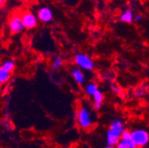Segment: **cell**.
I'll return each instance as SVG.
<instances>
[{"instance_id": "4", "label": "cell", "mask_w": 149, "mask_h": 148, "mask_svg": "<svg viewBox=\"0 0 149 148\" xmlns=\"http://www.w3.org/2000/svg\"><path fill=\"white\" fill-rule=\"evenodd\" d=\"M74 64L81 69L90 71V70H92L93 67H94L93 60L91 59L90 56H88L87 54H84V53L77 54L76 56H74Z\"/></svg>"}, {"instance_id": "21", "label": "cell", "mask_w": 149, "mask_h": 148, "mask_svg": "<svg viewBox=\"0 0 149 148\" xmlns=\"http://www.w3.org/2000/svg\"><path fill=\"white\" fill-rule=\"evenodd\" d=\"M142 20H143L142 16H140V15H139V14L134 15V21H135L136 22H142Z\"/></svg>"}, {"instance_id": "15", "label": "cell", "mask_w": 149, "mask_h": 148, "mask_svg": "<svg viewBox=\"0 0 149 148\" xmlns=\"http://www.w3.org/2000/svg\"><path fill=\"white\" fill-rule=\"evenodd\" d=\"M2 67H3L6 70H7L8 72L12 73V72L14 70V68H15V64H14V62H13V61L7 60V61H6V62H4V63H3Z\"/></svg>"}, {"instance_id": "6", "label": "cell", "mask_w": 149, "mask_h": 148, "mask_svg": "<svg viewBox=\"0 0 149 148\" xmlns=\"http://www.w3.org/2000/svg\"><path fill=\"white\" fill-rule=\"evenodd\" d=\"M22 22L26 29H32L37 25V18L29 11L21 13Z\"/></svg>"}, {"instance_id": "3", "label": "cell", "mask_w": 149, "mask_h": 148, "mask_svg": "<svg viewBox=\"0 0 149 148\" xmlns=\"http://www.w3.org/2000/svg\"><path fill=\"white\" fill-rule=\"evenodd\" d=\"M132 138L137 147H144L149 143V133L142 129H134L132 131Z\"/></svg>"}, {"instance_id": "1", "label": "cell", "mask_w": 149, "mask_h": 148, "mask_svg": "<svg viewBox=\"0 0 149 148\" xmlns=\"http://www.w3.org/2000/svg\"><path fill=\"white\" fill-rule=\"evenodd\" d=\"M76 118L77 120L78 125L84 129H88L92 126V117L90 110L85 107L82 106L76 114Z\"/></svg>"}, {"instance_id": "11", "label": "cell", "mask_w": 149, "mask_h": 148, "mask_svg": "<svg viewBox=\"0 0 149 148\" xmlns=\"http://www.w3.org/2000/svg\"><path fill=\"white\" fill-rule=\"evenodd\" d=\"M110 129H116V131L123 133V131L125 129V127H124V124H123V122L121 120V119H115L111 122L110 123Z\"/></svg>"}, {"instance_id": "23", "label": "cell", "mask_w": 149, "mask_h": 148, "mask_svg": "<svg viewBox=\"0 0 149 148\" xmlns=\"http://www.w3.org/2000/svg\"><path fill=\"white\" fill-rule=\"evenodd\" d=\"M2 6H3V4L0 2V9H1V7H2Z\"/></svg>"}, {"instance_id": "10", "label": "cell", "mask_w": 149, "mask_h": 148, "mask_svg": "<svg viewBox=\"0 0 149 148\" xmlns=\"http://www.w3.org/2000/svg\"><path fill=\"white\" fill-rule=\"evenodd\" d=\"M120 21L125 23H132L134 21V15L132 11V10L124 11L120 16Z\"/></svg>"}, {"instance_id": "24", "label": "cell", "mask_w": 149, "mask_h": 148, "mask_svg": "<svg viewBox=\"0 0 149 148\" xmlns=\"http://www.w3.org/2000/svg\"><path fill=\"white\" fill-rule=\"evenodd\" d=\"M1 84H2V83H0V88H1Z\"/></svg>"}, {"instance_id": "20", "label": "cell", "mask_w": 149, "mask_h": 148, "mask_svg": "<svg viewBox=\"0 0 149 148\" xmlns=\"http://www.w3.org/2000/svg\"><path fill=\"white\" fill-rule=\"evenodd\" d=\"M93 107H94L96 110H100L102 107V103H99V102H94L93 103Z\"/></svg>"}, {"instance_id": "19", "label": "cell", "mask_w": 149, "mask_h": 148, "mask_svg": "<svg viewBox=\"0 0 149 148\" xmlns=\"http://www.w3.org/2000/svg\"><path fill=\"white\" fill-rule=\"evenodd\" d=\"M145 94V91L142 90V89H137L136 90H135V96L136 97H141V96H143Z\"/></svg>"}, {"instance_id": "8", "label": "cell", "mask_w": 149, "mask_h": 148, "mask_svg": "<svg viewBox=\"0 0 149 148\" xmlns=\"http://www.w3.org/2000/svg\"><path fill=\"white\" fill-rule=\"evenodd\" d=\"M71 75L77 84L79 85H83L84 83V80H85V76H84V74L83 73L82 69L80 67H74L71 70Z\"/></svg>"}, {"instance_id": "16", "label": "cell", "mask_w": 149, "mask_h": 148, "mask_svg": "<svg viewBox=\"0 0 149 148\" xmlns=\"http://www.w3.org/2000/svg\"><path fill=\"white\" fill-rule=\"evenodd\" d=\"M63 64V60L61 58V57H57L55 58L52 61V67L53 69H57V68H60Z\"/></svg>"}, {"instance_id": "22", "label": "cell", "mask_w": 149, "mask_h": 148, "mask_svg": "<svg viewBox=\"0 0 149 148\" xmlns=\"http://www.w3.org/2000/svg\"><path fill=\"white\" fill-rule=\"evenodd\" d=\"M6 1V0H0V2H1L2 4H4V3H5Z\"/></svg>"}, {"instance_id": "13", "label": "cell", "mask_w": 149, "mask_h": 148, "mask_svg": "<svg viewBox=\"0 0 149 148\" xmlns=\"http://www.w3.org/2000/svg\"><path fill=\"white\" fill-rule=\"evenodd\" d=\"M11 77V73L6 70L3 67H0V83H6Z\"/></svg>"}, {"instance_id": "2", "label": "cell", "mask_w": 149, "mask_h": 148, "mask_svg": "<svg viewBox=\"0 0 149 148\" xmlns=\"http://www.w3.org/2000/svg\"><path fill=\"white\" fill-rule=\"evenodd\" d=\"M8 27L10 29V32L12 34H18L23 30L24 25L22 22V19L21 16V13H13L9 18L8 21Z\"/></svg>"}, {"instance_id": "12", "label": "cell", "mask_w": 149, "mask_h": 148, "mask_svg": "<svg viewBox=\"0 0 149 148\" xmlns=\"http://www.w3.org/2000/svg\"><path fill=\"white\" fill-rule=\"evenodd\" d=\"M97 90H99V86L95 83H90L85 87V92L90 97H92L93 95H94Z\"/></svg>"}, {"instance_id": "18", "label": "cell", "mask_w": 149, "mask_h": 148, "mask_svg": "<svg viewBox=\"0 0 149 148\" xmlns=\"http://www.w3.org/2000/svg\"><path fill=\"white\" fill-rule=\"evenodd\" d=\"M123 138H132V131H129L127 129H124L122 133V137Z\"/></svg>"}, {"instance_id": "17", "label": "cell", "mask_w": 149, "mask_h": 148, "mask_svg": "<svg viewBox=\"0 0 149 148\" xmlns=\"http://www.w3.org/2000/svg\"><path fill=\"white\" fill-rule=\"evenodd\" d=\"M111 90H112V91H113L116 95H119V94H120V92H121L120 87H118V86L116 85V84H112V85H111Z\"/></svg>"}, {"instance_id": "9", "label": "cell", "mask_w": 149, "mask_h": 148, "mask_svg": "<svg viewBox=\"0 0 149 148\" xmlns=\"http://www.w3.org/2000/svg\"><path fill=\"white\" fill-rule=\"evenodd\" d=\"M117 148H136V145L135 143L133 142L132 138H121L120 141L118 142L117 145H116Z\"/></svg>"}, {"instance_id": "14", "label": "cell", "mask_w": 149, "mask_h": 148, "mask_svg": "<svg viewBox=\"0 0 149 148\" xmlns=\"http://www.w3.org/2000/svg\"><path fill=\"white\" fill-rule=\"evenodd\" d=\"M93 98V100H94V102H99V103H102L103 100H104V94L103 92L100 91V90H97L95 92V94L92 96Z\"/></svg>"}, {"instance_id": "7", "label": "cell", "mask_w": 149, "mask_h": 148, "mask_svg": "<svg viewBox=\"0 0 149 148\" xmlns=\"http://www.w3.org/2000/svg\"><path fill=\"white\" fill-rule=\"evenodd\" d=\"M37 18H38L42 22H49L52 20L53 13L49 7H43L38 11Z\"/></svg>"}, {"instance_id": "5", "label": "cell", "mask_w": 149, "mask_h": 148, "mask_svg": "<svg viewBox=\"0 0 149 148\" xmlns=\"http://www.w3.org/2000/svg\"><path fill=\"white\" fill-rule=\"evenodd\" d=\"M121 137H122L121 132L109 128L108 131H107V148L116 147L118 142L121 139Z\"/></svg>"}]
</instances>
